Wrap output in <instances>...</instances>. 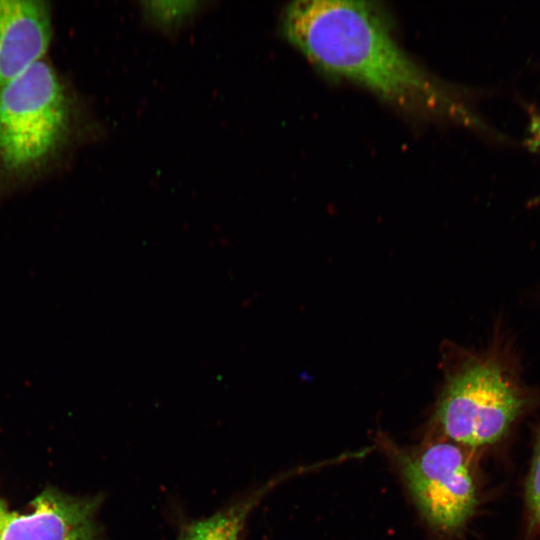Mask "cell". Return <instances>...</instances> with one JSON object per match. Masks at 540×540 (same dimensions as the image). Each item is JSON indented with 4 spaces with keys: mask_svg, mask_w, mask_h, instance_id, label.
Returning a JSON list of instances; mask_svg holds the SVG:
<instances>
[{
    "mask_svg": "<svg viewBox=\"0 0 540 540\" xmlns=\"http://www.w3.org/2000/svg\"><path fill=\"white\" fill-rule=\"evenodd\" d=\"M280 23L285 39L326 75L354 82L408 112L482 127L453 88L400 47L375 2L294 1Z\"/></svg>",
    "mask_w": 540,
    "mask_h": 540,
    "instance_id": "1",
    "label": "cell"
},
{
    "mask_svg": "<svg viewBox=\"0 0 540 540\" xmlns=\"http://www.w3.org/2000/svg\"><path fill=\"white\" fill-rule=\"evenodd\" d=\"M280 480L272 479L234 499L208 517L185 523L177 540H240L252 512Z\"/></svg>",
    "mask_w": 540,
    "mask_h": 540,
    "instance_id": "7",
    "label": "cell"
},
{
    "mask_svg": "<svg viewBox=\"0 0 540 540\" xmlns=\"http://www.w3.org/2000/svg\"><path fill=\"white\" fill-rule=\"evenodd\" d=\"M72 109L53 68L44 61L0 88V172L38 169L69 135Z\"/></svg>",
    "mask_w": 540,
    "mask_h": 540,
    "instance_id": "3",
    "label": "cell"
},
{
    "mask_svg": "<svg viewBox=\"0 0 540 540\" xmlns=\"http://www.w3.org/2000/svg\"><path fill=\"white\" fill-rule=\"evenodd\" d=\"M100 495L74 496L49 487L26 513H10L0 540H105L97 515Z\"/></svg>",
    "mask_w": 540,
    "mask_h": 540,
    "instance_id": "5",
    "label": "cell"
},
{
    "mask_svg": "<svg viewBox=\"0 0 540 540\" xmlns=\"http://www.w3.org/2000/svg\"><path fill=\"white\" fill-rule=\"evenodd\" d=\"M50 39L46 2L0 0V88L41 61Z\"/></svg>",
    "mask_w": 540,
    "mask_h": 540,
    "instance_id": "6",
    "label": "cell"
},
{
    "mask_svg": "<svg viewBox=\"0 0 540 540\" xmlns=\"http://www.w3.org/2000/svg\"><path fill=\"white\" fill-rule=\"evenodd\" d=\"M524 144L530 151L540 155V111L533 107L528 109V125ZM534 202L540 205V194Z\"/></svg>",
    "mask_w": 540,
    "mask_h": 540,
    "instance_id": "10",
    "label": "cell"
},
{
    "mask_svg": "<svg viewBox=\"0 0 540 540\" xmlns=\"http://www.w3.org/2000/svg\"><path fill=\"white\" fill-rule=\"evenodd\" d=\"M9 514L10 512L8 511L6 503L0 497V532L4 527Z\"/></svg>",
    "mask_w": 540,
    "mask_h": 540,
    "instance_id": "11",
    "label": "cell"
},
{
    "mask_svg": "<svg viewBox=\"0 0 540 540\" xmlns=\"http://www.w3.org/2000/svg\"><path fill=\"white\" fill-rule=\"evenodd\" d=\"M433 420L451 442L481 447L499 441L525 406L511 370L495 351L472 352L446 341Z\"/></svg>",
    "mask_w": 540,
    "mask_h": 540,
    "instance_id": "2",
    "label": "cell"
},
{
    "mask_svg": "<svg viewBox=\"0 0 540 540\" xmlns=\"http://www.w3.org/2000/svg\"><path fill=\"white\" fill-rule=\"evenodd\" d=\"M199 1H144L141 9L146 20L164 31H174L189 22L201 9Z\"/></svg>",
    "mask_w": 540,
    "mask_h": 540,
    "instance_id": "8",
    "label": "cell"
},
{
    "mask_svg": "<svg viewBox=\"0 0 540 540\" xmlns=\"http://www.w3.org/2000/svg\"><path fill=\"white\" fill-rule=\"evenodd\" d=\"M526 503L532 521L540 530V432L536 439L533 459L526 484Z\"/></svg>",
    "mask_w": 540,
    "mask_h": 540,
    "instance_id": "9",
    "label": "cell"
},
{
    "mask_svg": "<svg viewBox=\"0 0 540 540\" xmlns=\"http://www.w3.org/2000/svg\"><path fill=\"white\" fill-rule=\"evenodd\" d=\"M396 456L403 480L425 520L441 532L460 530L477 505L474 479L463 450L451 441H440Z\"/></svg>",
    "mask_w": 540,
    "mask_h": 540,
    "instance_id": "4",
    "label": "cell"
}]
</instances>
